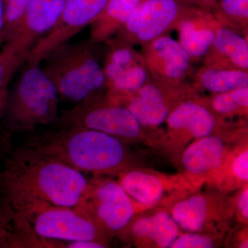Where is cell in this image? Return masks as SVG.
<instances>
[{
    "mask_svg": "<svg viewBox=\"0 0 248 248\" xmlns=\"http://www.w3.org/2000/svg\"><path fill=\"white\" fill-rule=\"evenodd\" d=\"M20 232L15 226L14 218L2 204H0V248H24Z\"/></svg>",
    "mask_w": 248,
    "mask_h": 248,
    "instance_id": "cell-29",
    "label": "cell"
},
{
    "mask_svg": "<svg viewBox=\"0 0 248 248\" xmlns=\"http://www.w3.org/2000/svg\"><path fill=\"white\" fill-rule=\"evenodd\" d=\"M223 23L214 11L198 6L190 8L178 22L179 42L193 63L202 60Z\"/></svg>",
    "mask_w": 248,
    "mask_h": 248,
    "instance_id": "cell-18",
    "label": "cell"
},
{
    "mask_svg": "<svg viewBox=\"0 0 248 248\" xmlns=\"http://www.w3.org/2000/svg\"><path fill=\"white\" fill-rule=\"evenodd\" d=\"M84 173L25 145L0 172L1 204L13 218L48 206L76 208L89 190Z\"/></svg>",
    "mask_w": 248,
    "mask_h": 248,
    "instance_id": "cell-1",
    "label": "cell"
},
{
    "mask_svg": "<svg viewBox=\"0 0 248 248\" xmlns=\"http://www.w3.org/2000/svg\"><path fill=\"white\" fill-rule=\"evenodd\" d=\"M117 175V182L131 198L151 208L168 210L174 202L203 185L200 179L185 172L167 174L135 166Z\"/></svg>",
    "mask_w": 248,
    "mask_h": 248,
    "instance_id": "cell-10",
    "label": "cell"
},
{
    "mask_svg": "<svg viewBox=\"0 0 248 248\" xmlns=\"http://www.w3.org/2000/svg\"><path fill=\"white\" fill-rule=\"evenodd\" d=\"M143 0H108L99 16L91 24V38L100 45L112 38L126 24L129 17Z\"/></svg>",
    "mask_w": 248,
    "mask_h": 248,
    "instance_id": "cell-21",
    "label": "cell"
},
{
    "mask_svg": "<svg viewBox=\"0 0 248 248\" xmlns=\"http://www.w3.org/2000/svg\"><path fill=\"white\" fill-rule=\"evenodd\" d=\"M141 53L152 79L180 84L193 73V62L179 41L165 35L142 45Z\"/></svg>",
    "mask_w": 248,
    "mask_h": 248,
    "instance_id": "cell-15",
    "label": "cell"
},
{
    "mask_svg": "<svg viewBox=\"0 0 248 248\" xmlns=\"http://www.w3.org/2000/svg\"><path fill=\"white\" fill-rule=\"evenodd\" d=\"M198 92L187 81L170 84L152 79L136 93L117 103L128 108L140 123L153 133L165 123L170 112Z\"/></svg>",
    "mask_w": 248,
    "mask_h": 248,
    "instance_id": "cell-12",
    "label": "cell"
},
{
    "mask_svg": "<svg viewBox=\"0 0 248 248\" xmlns=\"http://www.w3.org/2000/svg\"><path fill=\"white\" fill-rule=\"evenodd\" d=\"M4 42V2L0 0V44Z\"/></svg>",
    "mask_w": 248,
    "mask_h": 248,
    "instance_id": "cell-35",
    "label": "cell"
},
{
    "mask_svg": "<svg viewBox=\"0 0 248 248\" xmlns=\"http://www.w3.org/2000/svg\"><path fill=\"white\" fill-rule=\"evenodd\" d=\"M108 0H66L58 22L46 35L37 41L27 60L42 63L49 53L70 42L77 34L91 26Z\"/></svg>",
    "mask_w": 248,
    "mask_h": 248,
    "instance_id": "cell-14",
    "label": "cell"
},
{
    "mask_svg": "<svg viewBox=\"0 0 248 248\" xmlns=\"http://www.w3.org/2000/svg\"><path fill=\"white\" fill-rule=\"evenodd\" d=\"M65 248H108L107 245L98 241H71L65 245Z\"/></svg>",
    "mask_w": 248,
    "mask_h": 248,
    "instance_id": "cell-32",
    "label": "cell"
},
{
    "mask_svg": "<svg viewBox=\"0 0 248 248\" xmlns=\"http://www.w3.org/2000/svg\"><path fill=\"white\" fill-rule=\"evenodd\" d=\"M246 138L247 125L245 121H240L231 128L192 141L183 151L179 164L184 172L202 181L204 176L221 166L233 148Z\"/></svg>",
    "mask_w": 248,
    "mask_h": 248,
    "instance_id": "cell-13",
    "label": "cell"
},
{
    "mask_svg": "<svg viewBox=\"0 0 248 248\" xmlns=\"http://www.w3.org/2000/svg\"><path fill=\"white\" fill-rule=\"evenodd\" d=\"M65 2L66 0H31L17 29L5 45L27 60L37 41L58 22Z\"/></svg>",
    "mask_w": 248,
    "mask_h": 248,
    "instance_id": "cell-17",
    "label": "cell"
},
{
    "mask_svg": "<svg viewBox=\"0 0 248 248\" xmlns=\"http://www.w3.org/2000/svg\"><path fill=\"white\" fill-rule=\"evenodd\" d=\"M202 98L207 107L221 120L233 122L236 117L248 119V86Z\"/></svg>",
    "mask_w": 248,
    "mask_h": 248,
    "instance_id": "cell-23",
    "label": "cell"
},
{
    "mask_svg": "<svg viewBox=\"0 0 248 248\" xmlns=\"http://www.w3.org/2000/svg\"><path fill=\"white\" fill-rule=\"evenodd\" d=\"M186 1L209 11H215L218 8V0H186Z\"/></svg>",
    "mask_w": 248,
    "mask_h": 248,
    "instance_id": "cell-34",
    "label": "cell"
},
{
    "mask_svg": "<svg viewBox=\"0 0 248 248\" xmlns=\"http://www.w3.org/2000/svg\"><path fill=\"white\" fill-rule=\"evenodd\" d=\"M26 60L6 45L0 52V120L6 108L10 81Z\"/></svg>",
    "mask_w": 248,
    "mask_h": 248,
    "instance_id": "cell-26",
    "label": "cell"
},
{
    "mask_svg": "<svg viewBox=\"0 0 248 248\" xmlns=\"http://www.w3.org/2000/svg\"><path fill=\"white\" fill-rule=\"evenodd\" d=\"M214 12L223 24L248 36V0H220Z\"/></svg>",
    "mask_w": 248,
    "mask_h": 248,
    "instance_id": "cell-27",
    "label": "cell"
},
{
    "mask_svg": "<svg viewBox=\"0 0 248 248\" xmlns=\"http://www.w3.org/2000/svg\"><path fill=\"white\" fill-rule=\"evenodd\" d=\"M104 43L107 44L108 50L102 68L107 86L125 70L145 62L142 54L135 50L133 46L110 40Z\"/></svg>",
    "mask_w": 248,
    "mask_h": 248,
    "instance_id": "cell-24",
    "label": "cell"
},
{
    "mask_svg": "<svg viewBox=\"0 0 248 248\" xmlns=\"http://www.w3.org/2000/svg\"><path fill=\"white\" fill-rule=\"evenodd\" d=\"M91 40L63 44L42 62L44 71L58 90L60 99L77 104L105 92L107 80Z\"/></svg>",
    "mask_w": 248,
    "mask_h": 248,
    "instance_id": "cell-3",
    "label": "cell"
},
{
    "mask_svg": "<svg viewBox=\"0 0 248 248\" xmlns=\"http://www.w3.org/2000/svg\"><path fill=\"white\" fill-rule=\"evenodd\" d=\"M202 62L203 66L248 71V36L222 24Z\"/></svg>",
    "mask_w": 248,
    "mask_h": 248,
    "instance_id": "cell-19",
    "label": "cell"
},
{
    "mask_svg": "<svg viewBox=\"0 0 248 248\" xmlns=\"http://www.w3.org/2000/svg\"><path fill=\"white\" fill-rule=\"evenodd\" d=\"M110 238L118 236L138 214L151 209L135 202L117 181L107 178L90 180L89 190L76 207Z\"/></svg>",
    "mask_w": 248,
    "mask_h": 248,
    "instance_id": "cell-8",
    "label": "cell"
},
{
    "mask_svg": "<svg viewBox=\"0 0 248 248\" xmlns=\"http://www.w3.org/2000/svg\"><path fill=\"white\" fill-rule=\"evenodd\" d=\"M167 209L156 207L135 215L117 237L139 248H170L182 233Z\"/></svg>",
    "mask_w": 248,
    "mask_h": 248,
    "instance_id": "cell-16",
    "label": "cell"
},
{
    "mask_svg": "<svg viewBox=\"0 0 248 248\" xmlns=\"http://www.w3.org/2000/svg\"><path fill=\"white\" fill-rule=\"evenodd\" d=\"M60 128H79L107 134L127 143L146 142L148 145L158 133L145 128L128 108L112 102L105 92L76 104L59 116Z\"/></svg>",
    "mask_w": 248,
    "mask_h": 248,
    "instance_id": "cell-5",
    "label": "cell"
},
{
    "mask_svg": "<svg viewBox=\"0 0 248 248\" xmlns=\"http://www.w3.org/2000/svg\"><path fill=\"white\" fill-rule=\"evenodd\" d=\"M31 0H4V42L11 39L16 31Z\"/></svg>",
    "mask_w": 248,
    "mask_h": 248,
    "instance_id": "cell-30",
    "label": "cell"
},
{
    "mask_svg": "<svg viewBox=\"0 0 248 248\" xmlns=\"http://www.w3.org/2000/svg\"><path fill=\"white\" fill-rule=\"evenodd\" d=\"M151 79L146 63L142 62L125 70L108 84L106 95L112 102H118L136 93Z\"/></svg>",
    "mask_w": 248,
    "mask_h": 248,
    "instance_id": "cell-25",
    "label": "cell"
},
{
    "mask_svg": "<svg viewBox=\"0 0 248 248\" xmlns=\"http://www.w3.org/2000/svg\"><path fill=\"white\" fill-rule=\"evenodd\" d=\"M234 218L241 226L248 223V184L236 191L234 196Z\"/></svg>",
    "mask_w": 248,
    "mask_h": 248,
    "instance_id": "cell-31",
    "label": "cell"
},
{
    "mask_svg": "<svg viewBox=\"0 0 248 248\" xmlns=\"http://www.w3.org/2000/svg\"><path fill=\"white\" fill-rule=\"evenodd\" d=\"M192 87L198 92L205 91L212 94L228 92L248 86V71L202 66L194 71Z\"/></svg>",
    "mask_w": 248,
    "mask_h": 248,
    "instance_id": "cell-22",
    "label": "cell"
},
{
    "mask_svg": "<svg viewBox=\"0 0 248 248\" xmlns=\"http://www.w3.org/2000/svg\"><path fill=\"white\" fill-rule=\"evenodd\" d=\"M193 6L186 0H143L123 29L109 40L133 46L144 45L175 30L181 18Z\"/></svg>",
    "mask_w": 248,
    "mask_h": 248,
    "instance_id": "cell-11",
    "label": "cell"
},
{
    "mask_svg": "<svg viewBox=\"0 0 248 248\" xmlns=\"http://www.w3.org/2000/svg\"><path fill=\"white\" fill-rule=\"evenodd\" d=\"M32 247H53L52 241H93L110 246L111 238L76 208L48 206L14 219Z\"/></svg>",
    "mask_w": 248,
    "mask_h": 248,
    "instance_id": "cell-6",
    "label": "cell"
},
{
    "mask_svg": "<svg viewBox=\"0 0 248 248\" xmlns=\"http://www.w3.org/2000/svg\"><path fill=\"white\" fill-rule=\"evenodd\" d=\"M232 247L248 248V226H243L242 230L237 232L233 240Z\"/></svg>",
    "mask_w": 248,
    "mask_h": 248,
    "instance_id": "cell-33",
    "label": "cell"
},
{
    "mask_svg": "<svg viewBox=\"0 0 248 248\" xmlns=\"http://www.w3.org/2000/svg\"><path fill=\"white\" fill-rule=\"evenodd\" d=\"M225 233L184 232L171 245L170 248H214L224 244Z\"/></svg>",
    "mask_w": 248,
    "mask_h": 248,
    "instance_id": "cell-28",
    "label": "cell"
},
{
    "mask_svg": "<svg viewBox=\"0 0 248 248\" xmlns=\"http://www.w3.org/2000/svg\"><path fill=\"white\" fill-rule=\"evenodd\" d=\"M60 95L40 62L27 60L11 91L4 115L6 125L17 133L55 124L59 118Z\"/></svg>",
    "mask_w": 248,
    "mask_h": 248,
    "instance_id": "cell-4",
    "label": "cell"
},
{
    "mask_svg": "<svg viewBox=\"0 0 248 248\" xmlns=\"http://www.w3.org/2000/svg\"><path fill=\"white\" fill-rule=\"evenodd\" d=\"M238 122H228L214 115L199 93L181 102L170 112L166 128L151 142L174 164H179L184 149L197 139L231 128Z\"/></svg>",
    "mask_w": 248,
    "mask_h": 248,
    "instance_id": "cell-7",
    "label": "cell"
},
{
    "mask_svg": "<svg viewBox=\"0 0 248 248\" xmlns=\"http://www.w3.org/2000/svg\"><path fill=\"white\" fill-rule=\"evenodd\" d=\"M168 210L184 232L228 233L234 219V197L208 187L186 195Z\"/></svg>",
    "mask_w": 248,
    "mask_h": 248,
    "instance_id": "cell-9",
    "label": "cell"
},
{
    "mask_svg": "<svg viewBox=\"0 0 248 248\" xmlns=\"http://www.w3.org/2000/svg\"><path fill=\"white\" fill-rule=\"evenodd\" d=\"M29 140L27 146L81 172L114 175L135 166L128 144L107 134L60 128Z\"/></svg>",
    "mask_w": 248,
    "mask_h": 248,
    "instance_id": "cell-2",
    "label": "cell"
},
{
    "mask_svg": "<svg viewBox=\"0 0 248 248\" xmlns=\"http://www.w3.org/2000/svg\"><path fill=\"white\" fill-rule=\"evenodd\" d=\"M203 185L230 194L248 184V142L244 139L221 166L202 178Z\"/></svg>",
    "mask_w": 248,
    "mask_h": 248,
    "instance_id": "cell-20",
    "label": "cell"
}]
</instances>
